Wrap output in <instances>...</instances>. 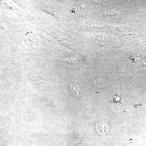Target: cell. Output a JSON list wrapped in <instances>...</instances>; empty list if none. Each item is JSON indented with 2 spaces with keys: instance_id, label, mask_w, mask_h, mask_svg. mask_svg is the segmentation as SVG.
<instances>
[{
  "instance_id": "3",
  "label": "cell",
  "mask_w": 146,
  "mask_h": 146,
  "mask_svg": "<svg viewBox=\"0 0 146 146\" xmlns=\"http://www.w3.org/2000/svg\"><path fill=\"white\" fill-rule=\"evenodd\" d=\"M95 42L98 45L104 46L107 42V39L105 38L104 36H96L95 38Z\"/></svg>"
},
{
  "instance_id": "2",
  "label": "cell",
  "mask_w": 146,
  "mask_h": 146,
  "mask_svg": "<svg viewBox=\"0 0 146 146\" xmlns=\"http://www.w3.org/2000/svg\"><path fill=\"white\" fill-rule=\"evenodd\" d=\"M105 15L109 16L110 18H114V19H117L118 18H120L121 16V14L120 12L116 11H108V12H106L104 13Z\"/></svg>"
},
{
  "instance_id": "1",
  "label": "cell",
  "mask_w": 146,
  "mask_h": 146,
  "mask_svg": "<svg viewBox=\"0 0 146 146\" xmlns=\"http://www.w3.org/2000/svg\"><path fill=\"white\" fill-rule=\"evenodd\" d=\"M71 91L72 93L75 96L78 97H80L81 96V91L80 87L78 84H74L71 86Z\"/></svg>"
}]
</instances>
